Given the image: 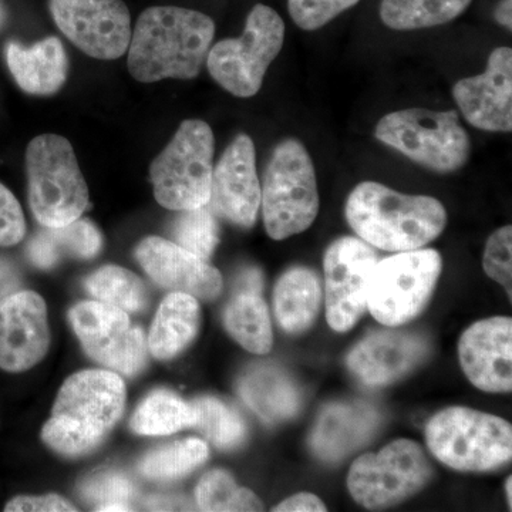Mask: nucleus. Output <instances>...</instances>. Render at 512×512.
I'll return each instance as SVG.
<instances>
[{"instance_id":"nucleus-18","label":"nucleus","mask_w":512,"mask_h":512,"mask_svg":"<svg viewBox=\"0 0 512 512\" xmlns=\"http://www.w3.org/2000/svg\"><path fill=\"white\" fill-rule=\"evenodd\" d=\"M458 356L468 380L488 393L512 390V320H480L461 335Z\"/></svg>"},{"instance_id":"nucleus-14","label":"nucleus","mask_w":512,"mask_h":512,"mask_svg":"<svg viewBox=\"0 0 512 512\" xmlns=\"http://www.w3.org/2000/svg\"><path fill=\"white\" fill-rule=\"evenodd\" d=\"M57 28L87 56L119 59L131 39V19L123 0H50Z\"/></svg>"},{"instance_id":"nucleus-33","label":"nucleus","mask_w":512,"mask_h":512,"mask_svg":"<svg viewBox=\"0 0 512 512\" xmlns=\"http://www.w3.org/2000/svg\"><path fill=\"white\" fill-rule=\"evenodd\" d=\"M175 244L200 258H210L220 242L215 214L208 205L195 210L181 211L173 225Z\"/></svg>"},{"instance_id":"nucleus-30","label":"nucleus","mask_w":512,"mask_h":512,"mask_svg":"<svg viewBox=\"0 0 512 512\" xmlns=\"http://www.w3.org/2000/svg\"><path fill=\"white\" fill-rule=\"evenodd\" d=\"M210 457L207 443L200 439L174 441L150 451L141 460V476L154 481H171L188 476Z\"/></svg>"},{"instance_id":"nucleus-44","label":"nucleus","mask_w":512,"mask_h":512,"mask_svg":"<svg viewBox=\"0 0 512 512\" xmlns=\"http://www.w3.org/2000/svg\"><path fill=\"white\" fill-rule=\"evenodd\" d=\"M494 18L497 20V23H500L504 28H507L508 30L512 29L511 0H501V2L498 3L497 9H495L494 12Z\"/></svg>"},{"instance_id":"nucleus-15","label":"nucleus","mask_w":512,"mask_h":512,"mask_svg":"<svg viewBox=\"0 0 512 512\" xmlns=\"http://www.w3.org/2000/svg\"><path fill=\"white\" fill-rule=\"evenodd\" d=\"M210 210L242 228H251L261 208L255 144L238 134L212 171Z\"/></svg>"},{"instance_id":"nucleus-31","label":"nucleus","mask_w":512,"mask_h":512,"mask_svg":"<svg viewBox=\"0 0 512 512\" xmlns=\"http://www.w3.org/2000/svg\"><path fill=\"white\" fill-rule=\"evenodd\" d=\"M191 403L195 412V429L200 430L214 446L231 450L244 441L247 426L237 410L215 397H200Z\"/></svg>"},{"instance_id":"nucleus-2","label":"nucleus","mask_w":512,"mask_h":512,"mask_svg":"<svg viewBox=\"0 0 512 512\" xmlns=\"http://www.w3.org/2000/svg\"><path fill=\"white\" fill-rule=\"evenodd\" d=\"M345 215L357 237L389 252L426 247L447 225L446 208L436 198L402 194L375 181L353 188Z\"/></svg>"},{"instance_id":"nucleus-17","label":"nucleus","mask_w":512,"mask_h":512,"mask_svg":"<svg viewBox=\"0 0 512 512\" xmlns=\"http://www.w3.org/2000/svg\"><path fill=\"white\" fill-rule=\"evenodd\" d=\"M50 345L46 302L16 291L0 302V369L22 373L42 362Z\"/></svg>"},{"instance_id":"nucleus-43","label":"nucleus","mask_w":512,"mask_h":512,"mask_svg":"<svg viewBox=\"0 0 512 512\" xmlns=\"http://www.w3.org/2000/svg\"><path fill=\"white\" fill-rule=\"evenodd\" d=\"M239 291L258 292L262 289V275L258 269H248L239 278Z\"/></svg>"},{"instance_id":"nucleus-26","label":"nucleus","mask_w":512,"mask_h":512,"mask_svg":"<svg viewBox=\"0 0 512 512\" xmlns=\"http://www.w3.org/2000/svg\"><path fill=\"white\" fill-rule=\"evenodd\" d=\"M224 323L229 335L248 352L255 355L271 352L274 335L261 293L239 291L225 309Z\"/></svg>"},{"instance_id":"nucleus-25","label":"nucleus","mask_w":512,"mask_h":512,"mask_svg":"<svg viewBox=\"0 0 512 512\" xmlns=\"http://www.w3.org/2000/svg\"><path fill=\"white\" fill-rule=\"evenodd\" d=\"M239 394L266 421L289 419L301 407V394L291 377L272 366H255L239 380Z\"/></svg>"},{"instance_id":"nucleus-40","label":"nucleus","mask_w":512,"mask_h":512,"mask_svg":"<svg viewBox=\"0 0 512 512\" xmlns=\"http://www.w3.org/2000/svg\"><path fill=\"white\" fill-rule=\"evenodd\" d=\"M28 256L33 265L40 269L53 268L60 261L55 248L50 244L45 232L37 234L28 245Z\"/></svg>"},{"instance_id":"nucleus-4","label":"nucleus","mask_w":512,"mask_h":512,"mask_svg":"<svg viewBox=\"0 0 512 512\" xmlns=\"http://www.w3.org/2000/svg\"><path fill=\"white\" fill-rule=\"evenodd\" d=\"M261 205L266 232L275 241L302 234L318 217L315 165L296 138H286L272 151L261 185Z\"/></svg>"},{"instance_id":"nucleus-45","label":"nucleus","mask_w":512,"mask_h":512,"mask_svg":"<svg viewBox=\"0 0 512 512\" xmlns=\"http://www.w3.org/2000/svg\"><path fill=\"white\" fill-rule=\"evenodd\" d=\"M505 493H507V500L510 507L512 505V477H508L505 481Z\"/></svg>"},{"instance_id":"nucleus-9","label":"nucleus","mask_w":512,"mask_h":512,"mask_svg":"<svg viewBox=\"0 0 512 512\" xmlns=\"http://www.w3.org/2000/svg\"><path fill=\"white\" fill-rule=\"evenodd\" d=\"M284 42V20L274 9L259 3L249 12L242 36L211 47L205 60L208 72L232 96L254 97Z\"/></svg>"},{"instance_id":"nucleus-24","label":"nucleus","mask_w":512,"mask_h":512,"mask_svg":"<svg viewBox=\"0 0 512 512\" xmlns=\"http://www.w3.org/2000/svg\"><path fill=\"white\" fill-rule=\"evenodd\" d=\"M322 302L318 275L311 269L296 266L276 282L274 309L279 326L291 335L311 328Z\"/></svg>"},{"instance_id":"nucleus-7","label":"nucleus","mask_w":512,"mask_h":512,"mask_svg":"<svg viewBox=\"0 0 512 512\" xmlns=\"http://www.w3.org/2000/svg\"><path fill=\"white\" fill-rule=\"evenodd\" d=\"M380 143L434 173H456L471 157V140L454 110L404 109L376 124Z\"/></svg>"},{"instance_id":"nucleus-6","label":"nucleus","mask_w":512,"mask_h":512,"mask_svg":"<svg viewBox=\"0 0 512 512\" xmlns=\"http://www.w3.org/2000/svg\"><path fill=\"white\" fill-rule=\"evenodd\" d=\"M426 441L437 460L457 471L497 470L512 457L511 424L468 407H448L433 416Z\"/></svg>"},{"instance_id":"nucleus-8","label":"nucleus","mask_w":512,"mask_h":512,"mask_svg":"<svg viewBox=\"0 0 512 512\" xmlns=\"http://www.w3.org/2000/svg\"><path fill=\"white\" fill-rule=\"evenodd\" d=\"M215 138L202 120H184L150 167L154 197L173 211L195 210L210 202Z\"/></svg>"},{"instance_id":"nucleus-21","label":"nucleus","mask_w":512,"mask_h":512,"mask_svg":"<svg viewBox=\"0 0 512 512\" xmlns=\"http://www.w3.org/2000/svg\"><path fill=\"white\" fill-rule=\"evenodd\" d=\"M379 426V414L365 404H333L320 414L311 446L316 456L338 461L363 446Z\"/></svg>"},{"instance_id":"nucleus-38","label":"nucleus","mask_w":512,"mask_h":512,"mask_svg":"<svg viewBox=\"0 0 512 512\" xmlns=\"http://www.w3.org/2000/svg\"><path fill=\"white\" fill-rule=\"evenodd\" d=\"M26 234V221L18 198L0 183V247L18 245Z\"/></svg>"},{"instance_id":"nucleus-22","label":"nucleus","mask_w":512,"mask_h":512,"mask_svg":"<svg viewBox=\"0 0 512 512\" xmlns=\"http://www.w3.org/2000/svg\"><path fill=\"white\" fill-rule=\"evenodd\" d=\"M6 59L13 79L23 92L52 96L66 83L69 60L57 37H47L30 47L10 43Z\"/></svg>"},{"instance_id":"nucleus-37","label":"nucleus","mask_w":512,"mask_h":512,"mask_svg":"<svg viewBox=\"0 0 512 512\" xmlns=\"http://www.w3.org/2000/svg\"><path fill=\"white\" fill-rule=\"evenodd\" d=\"M485 274L512 295V227L497 229L488 238L483 256Z\"/></svg>"},{"instance_id":"nucleus-13","label":"nucleus","mask_w":512,"mask_h":512,"mask_svg":"<svg viewBox=\"0 0 512 512\" xmlns=\"http://www.w3.org/2000/svg\"><path fill=\"white\" fill-rule=\"evenodd\" d=\"M377 261L375 249L360 238H339L326 249V319L336 332H348L365 313L370 274Z\"/></svg>"},{"instance_id":"nucleus-42","label":"nucleus","mask_w":512,"mask_h":512,"mask_svg":"<svg viewBox=\"0 0 512 512\" xmlns=\"http://www.w3.org/2000/svg\"><path fill=\"white\" fill-rule=\"evenodd\" d=\"M20 284L22 281L18 269L6 259L0 258V302L19 291Z\"/></svg>"},{"instance_id":"nucleus-35","label":"nucleus","mask_w":512,"mask_h":512,"mask_svg":"<svg viewBox=\"0 0 512 512\" xmlns=\"http://www.w3.org/2000/svg\"><path fill=\"white\" fill-rule=\"evenodd\" d=\"M82 497L96 505L97 511H131L130 501L136 488L120 473H103L89 478L82 484Z\"/></svg>"},{"instance_id":"nucleus-27","label":"nucleus","mask_w":512,"mask_h":512,"mask_svg":"<svg viewBox=\"0 0 512 512\" xmlns=\"http://www.w3.org/2000/svg\"><path fill=\"white\" fill-rule=\"evenodd\" d=\"M473 0H382L380 19L389 29L409 30L446 25L466 12Z\"/></svg>"},{"instance_id":"nucleus-3","label":"nucleus","mask_w":512,"mask_h":512,"mask_svg":"<svg viewBox=\"0 0 512 512\" xmlns=\"http://www.w3.org/2000/svg\"><path fill=\"white\" fill-rule=\"evenodd\" d=\"M126 406V384L111 370L74 373L57 394L42 439L64 457L92 453L107 439Z\"/></svg>"},{"instance_id":"nucleus-29","label":"nucleus","mask_w":512,"mask_h":512,"mask_svg":"<svg viewBox=\"0 0 512 512\" xmlns=\"http://www.w3.org/2000/svg\"><path fill=\"white\" fill-rule=\"evenodd\" d=\"M84 286L96 301L110 303L127 313L144 311L148 305L146 285L121 266H103L86 279Z\"/></svg>"},{"instance_id":"nucleus-10","label":"nucleus","mask_w":512,"mask_h":512,"mask_svg":"<svg viewBox=\"0 0 512 512\" xmlns=\"http://www.w3.org/2000/svg\"><path fill=\"white\" fill-rule=\"evenodd\" d=\"M436 249H413L377 261L370 274L367 309L377 322L400 326L416 318L430 301L441 274Z\"/></svg>"},{"instance_id":"nucleus-5","label":"nucleus","mask_w":512,"mask_h":512,"mask_svg":"<svg viewBox=\"0 0 512 512\" xmlns=\"http://www.w3.org/2000/svg\"><path fill=\"white\" fill-rule=\"evenodd\" d=\"M26 171L30 208L43 227L70 224L89 207V187L66 138L56 134L33 138L26 150Z\"/></svg>"},{"instance_id":"nucleus-20","label":"nucleus","mask_w":512,"mask_h":512,"mask_svg":"<svg viewBox=\"0 0 512 512\" xmlns=\"http://www.w3.org/2000/svg\"><path fill=\"white\" fill-rule=\"evenodd\" d=\"M430 349L429 340L417 333L376 332L357 343L346 363L366 386H387L419 367Z\"/></svg>"},{"instance_id":"nucleus-39","label":"nucleus","mask_w":512,"mask_h":512,"mask_svg":"<svg viewBox=\"0 0 512 512\" xmlns=\"http://www.w3.org/2000/svg\"><path fill=\"white\" fill-rule=\"evenodd\" d=\"M6 512H70L77 511L72 503L66 498L57 494L40 495V497H29L19 495L10 500L5 507Z\"/></svg>"},{"instance_id":"nucleus-1","label":"nucleus","mask_w":512,"mask_h":512,"mask_svg":"<svg viewBox=\"0 0 512 512\" xmlns=\"http://www.w3.org/2000/svg\"><path fill=\"white\" fill-rule=\"evenodd\" d=\"M214 35V20L197 10L175 6L144 10L131 32L128 72L141 83L195 79Z\"/></svg>"},{"instance_id":"nucleus-41","label":"nucleus","mask_w":512,"mask_h":512,"mask_svg":"<svg viewBox=\"0 0 512 512\" xmlns=\"http://www.w3.org/2000/svg\"><path fill=\"white\" fill-rule=\"evenodd\" d=\"M328 510L325 503L316 495L299 493L286 498L281 504L276 505L274 512H323Z\"/></svg>"},{"instance_id":"nucleus-19","label":"nucleus","mask_w":512,"mask_h":512,"mask_svg":"<svg viewBox=\"0 0 512 512\" xmlns=\"http://www.w3.org/2000/svg\"><path fill=\"white\" fill-rule=\"evenodd\" d=\"M137 261L156 284L188 293L202 301H214L222 291V276L207 259L175 242L148 237L138 244Z\"/></svg>"},{"instance_id":"nucleus-28","label":"nucleus","mask_w":512,"mask_h":512,"mask_svg":"<svg viewBox=\"0 0 512 512\" xmlns=\"http://www.w3.org/2000/svg\"><path fill=\"white\" fill-rule=\"evenodd\" d=\"M192 403L168 390H157L141 402L131 419V429L141 436H170L194 427Z\"/></svg>"},{"instance_id":"nucleus-12","label":"nucleus","mask_w":512,"mask_h":512,"mask_svg":"<svg viewBox=\"0 0 512 512\" xmlns=\"http://www.w3.org/2000/svg\"><path fill=\"white\" fill-rule=\"evenodd\" d=\"M70 323L84 352L97 363L126 376H136L147 363L143 330L131 325L127 312L100 301L77 303Z\"/></svg>"},{"instance_id":"nucleus-23","label":"nucleus","mask_w":512,"mask_h":512,"mask_svg":"<svg viewBox=\"0 0 512 512\" xmlns=\"http://www.w3.org/2000/svg\"><path fill=\"white\" fill-rule=\"evenodd\" d=\"M200 323L198 299L188 293H170L154 318L147 340L148 350L156 359H174L190 346L200 330Z\"/></svg>"},{"instance_id":"nucleus-34","label":"nucleus","mask_w":512,"mask_h":512,"mask_svg":"<svg viewBox=\"0 0 512 512\" xmlns=\"http://www.w3.org/2000/svg\"><path fill=\"white\" fill-rule=\"evenodd\" d=\"M45 235L55 248L57 256L90 259L99 254L103 237L92 221L76 220L63 227L46 228Z\"/></svg>"},{"instance_id":"nucleus-36","label":"nucleus","mask_w":512,"mask_h":512,"mask_svg":"<svg viewBox=\"0 0 512 512\" xmlns=\"http://www.w3.org/2000/svg\"><path fill=\"white\" fill-rule=\"evenodd\" d=\"M360 0H288L289 15L298 28L313 32L328 25Z\"/></svg>"},{"instance_id":"nucleus-16","label":"nucleus","mask_w":512,"mask_h":512,"mask_svg":"<svg viewBox=\"0 0 512 512\" xmlns=\"http://www.w3.org/2000/svg\"><path fill=\"white\" fill-rule=\"evenodd\" d=\"M453 97L471 126L488 133H511V47L494 49L484 73L458 80L453 87Z\"/></svg>"},{"instance_id":"nucleus-32","label":"nucleus","mask_w":512,"mask_h":512,"mask_svg":"<svg viewBox=\"0 0 512 512\" xmlns=\"http://www.w3.org/2000/svg\"><path fill=\"white\" fill-rule=\"evenodd\" d=\"M202 511H262L264 504L248 488L238 487L227 471L212 470L195 488Z\"/></svg>"},{"instance_id":"nucleus-11","label":"nucleus","mask_w":512,"mask_h":512,"mask_svg":"<svg viewBox=\"0 0 512 512\" xmlns=\"http://www.w3.org/2000/svg\"><path fill=\"white\" fill-rule=\"evenodd\" d=\"M433 473L423 448L412 440L400 439L377 454L357 458L350 467L348 487L356 503L380 510L419 493Z\"/></svg>"}]
</instances>
